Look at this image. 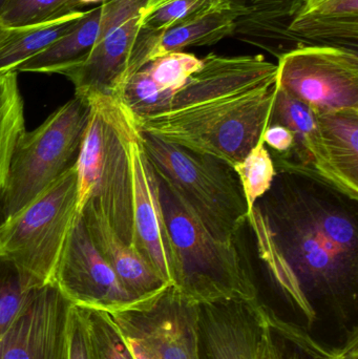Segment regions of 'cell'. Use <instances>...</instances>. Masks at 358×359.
I'll list each match as a JSON object with an SVG mask.
<instances>
[{
    "mask_svg": "<svg viewBox=\"0 0 358 359\" xmlns=\"http://www.w3.org/2000/svg\"><path fill=\"white\" fill-rule=\"evenodd\" d=\"M167 107L138 118L139 130L167 144L241 161L273 124L277 65L262 56H206Z\"/></svg>",
    "mask_w": 358,
    "mask_h": 359,
    "instance_id": "1",
    "label": "cell"
},
{
    "mask_svg": "<svg viewBox=\"0 0 358 359\" xmlns=\"http://www.w3.org/2000/svg\"><path fill=\"white\" fill-rule=\"evenodd\" d=\"M86 100L90 117L76 161L77 213L92 201L119 238L134 247L130 142L138 123L113 97L95 95Z\"/></svg>",
    "mask_w": 358,
    "mask_h": 359,
    "instance_id": "2",
    "label": "cell"
},
{
    "mask_svg": "<svg viewBox=\"0 0 358 359\" xmlns=\"http://www.w3.org/2000/svg\"><path fill=\"white\" fill-rule=\"evenodd\" d=\"M159 182L162 208L174 249V290L193 306L256 301L254 273L237 240L214 238L167 186Z\"/></svg>",
    "mask_w": 358,
    "mask_h": 359,
    "instance_id": "3",
    "label": "cell"
},
{
    "mask_svg": "<svg viewBox=\"0 0 358 359\" xmlns=\"http://www.w3.org/2000/svg\"><path fill=\"white\" fill-rule=\"evenodd\" d=\"M284 246L282 252L309 304L310 297L328 302L343 320L345 302L357 301V229L348 215L315 205L294 219Z\"/></svg>",
    "mask_w": 358,
    "mask_h": 359,
    "instance_id": "4",
    "label": "cell"
},
{
    "mask_svg": "<svg viewBox=\"0 0 358 359\" xmlns=\"http://www.w3.org/2000/svg\"><path fill=\"white\" fill-rule=\"evenodd\" d=\"M141 135L156 175L182 206L214 238L237 240L249 212L233 168L216 158Z\"/></svg>",
    "mask_w": 358,
    "mask_h": 359,
    "instance_id": "5",
    "label": "cell"
},
{
    "mask_svg": "<svg viewBox=\"0 0 358 359\" xmlns=\"http://www.w3.org/2000/svg\"><path fill=\"white\" fill-rule=\"evenodd\" d=\"M76 163L29 204L0 221V262L12 266L31 289L54 285L77 219Z\"/></svg>",
    "mask_w": 358,
    "mask_h": 359,
    "instance_id": "6",
    "label": "cell"
},
{
    "mask_svg": "<svg viewBox=\"0 0 358 359\" xmlns=\"http://www.w3.org/2000/svg\"><path fill=\"white\" fill-rule=\"evenodd\" d=\"M90 103L75 96L35 130L20 135L11 157L0 221L29 204L77 161Z\"/></svg>",
    "mask_w": 358,
    "mask_h": 359,
    "instance_id": "7",
    "label": "cell"
},
{
    "mask_svg": "<svg viewBox=\"0 0 358 359\" xmlns=\"http://www.w3.org/2000/svg\"><path fill=\"white\" fill-rule=\"evenodd\" d=\"M277 84L315 115L358 111L357 50L308 46L279 57Z\"/></svg>",
    "mask_w": 358,
    "mask_h": 359,
    "instance_id": "8",
    "label": "cell"
},
{
    "mask_svg": "<svg viewBox=\"0 0 358 359\" xmlns=\"http://www.w3.org/2000/svg\"><path fill=\"white\" fill-rule=\"evenodd\" d=\"M149 0H109L101 4L96 43L86 60L63 73L75 96L105 95L117 98L128 77L141 17Z\"/></svg>",
    "mask_w": 358,
    "mask_h": 359,
    "instance_id": "9",
    "label": "cell"
},
{
    "mask_svg": "<svg viewBox=\"0 0 358 359\" xmlns=\"http://www.w3.org/2000/svg\"><path fill=\"white\" fill-rule=\"evenodd\" d=\"M111 316L122 334L140 341L155 359H201L197 309L172 286Z\"/></svg>",
    "mask_w": 358,
    "mask_h": 359,
    "instance_id": "10",
    "label": "cell"
},
{
    "mask_svg": "<svg viewBox=\"0 0 358 359\" xmlns=\"http://www.w3.org/2000/svg\"><path fill=\"white\" fill-rule=\"evenodd\" d=\"M201 359H277L269 310L256 301L195 306Z\"/></svg>",
    "mask_w": 358,
    "mask_h": 359,
    "instance_id": "11",
    "label": "cell"
},
{
    "mask_svg": "<svg viewBox=\"0 0 358 359\" xmlns=\"http://www.w3.org/2000/svg\"><path fill=\"white\" fill-rule=\"evenodd\" d=\"M55 286L78 307L111 314L137 301L99 252L78 215L57 268Z\"/></svg>",
    "mask_w": 358,
    "mask_h": 359,
    "instance_id": "12",
    "label": "cell"
},
{
    "mask_svg": "<svg viewBox=\"0 0 358 359\" xmlns=\"http://www.w3.org/2000/svg\"><path fill=\"white\" fill-rule=\"evenodd\" d=\"M71 305L55 285L34 289L0 339V359H67Z\"/></svg>",
    "mask_w": 358,
    "mask_h": 359,
    "instance_id": "13",
    "label": "cell"
},
{
    "mask_svg": "<svg viewBox=\"0 0 358 359\" xmlns=\"http://www.w3.org/2000/svg\"><path fill=\"white\" fill-rule=\"evenodd\" d=\"M134 247L166 284L174 285V249L160 198V182L137 128L130 142Z\"/></svg>",
    "mask_w": 358,
    "mask_h": 359,
    "instance_id": "14",
    "label": "cell"
},
{
    "mask_svg": "<svg viewBox=\"0 0 358 359\" xmlns=\"http://www.w3.org/2000/svg\"><path fill=\"white\" fill-rule=\"evenodd\" d=\"M273 118L277 123L291 130L294 147L281 158L287 170L317 180L345 196V188L338 178L317 115L304 103L294 98L279 86Z\"/></svg>",
    "mask_w": 358,
    "mask_h": 359,
    "instance_id": "15",
    "label": "cell"
},
{
    "mask_svg": "<svg viewBox=\"0 0 358 359\" xmlns=\"http://www.w3.org/2000/svg\"><path fill=\"white\" fill-rule=\"evenodd\" d=\"M81 215L90 240L130 294L145 299L172 286L162 280L139 251L119 238L94 202L85 205Z\"/></svg>",
    "mask_w": 358,
    "mask_h": 359,
    "instance_id": "16",
    "label": "cell"
},
{
    "mask_svg": "<svg viewBox=\"0 0 358 359\" xmlns=\"http://www.w3.org/2000/svg\"><path fill=\"white\" fill-rule=\"evenodd\" d=\"M235 16V33L265 48L296 50L311 46L289 32L303 0H227ZM289 52V50H288Z\"/></svg>",
    "mask_w": 358,
    "mask_h": 359,
    "instance_id": "17",
    "label": "cell"
},
{
    "mask_svg": "<svg viewBox=\"0 0 358 359\" xmlns=\"http://www.w3.org/2000/svg\"><path fill=\"white\" fill-rule=\"evenodd\" d=\"M235 29V16L230 10L212 13L160 35H149L140 29L130 56L128 74L132 75L149 61L168 53L180 52L187 46H212L233 35Z\"/></svg>",
    "mask_w": 358,
    "mask_h": 359,
    "instance_id": "18",
    "label": "cell"
},
{
    "mask_svg": "<svg viewBox=\"0 0 358 359\" xmlns=\"http://www.w3.org/2000/svg\"><path fill=\"white\" fill-rule=\"evenodd\" d=\"M288 29L311 46L357 52L358 0H328L315 10L298 13Z\"/></svg>",
    "mask_w": 358,
    "mask_h": 359,
    "instance_id": "19",
    "label": "cell"
},
{
    "mask_svg": "<svg viewBox=\"0 0 358 359\" xmlns=\"http://www.w3.org/2000/svg\"><path fill=\"white\" fill-rule=\"evenodd\" d=\"M101 6L84 11L75 27L33 58L19 65L17 73L59 74L83 63L92 52L99 33Z\"/></svg>",
    "mask_w": 358,
    "mask_h": 359,
    "instance_id": "20",
    "label": "cell"
},
{
    "mask_svg": "<svg viewBox=\"0 0 358 359\" xmlns=\"http://www.w3.org/2000/svg\"><path fill=\"white\" fill-rule=\"evenodd\" d=\"M332 165L342 181L345 196H358V111L317 115Z\"/></svg>",
    "mask_w": 358,
    "mask_h": 359,
    "instance_id": "21",
    "label": "cell"
},
{
    "mask_svg": "<svg viewBox=\"0 0 358 359\" xmlns=\"http://www.w3.org/2000/svg\"><path fill=\"white\" fill-rule=\"evenodd\" d=\"M83 14L84 11H77L46 22L2 29L0 34V74L16 72L19 65L33 58L71 31Z\"/></svg>",
    "mask_w": 358,
    "mask_h": 359,
    "instance_id": "22",
    "label": "cell"
},
{
    "mask_svg": "<svg viewBox=\"0 0 358 359\" xmlns=\"http://www.w3.org/2000/svg\"><path fill=\"white\" fill-rule=\"evenodd\" d=\"M25 130V103L19 88L18 73L0 74V203L15 144Z\"/></svg>",
    "mask_w": 358,
    "mask_h": 359,
    "instance_id": "23",
    "label": "cell"
},
{
    "mask_svg": "<svg viewBox=\"0 0 358 359\" xmlns=\"http://www.w3.org/2000/svg\"><path fill=\"white\" fill-rule=\"evenodd\" d=\"M222 10H229L227 0H149L141 17L140 29L149 35H160Z\"/></svg>",
    "mask_w": 358,
    "mask_h": 359,
    "instance_id": "24",
    "label": "cell"
},
{
    "mask_svg": "<svg viewBox=\"0 0 358 359\" xmlns=\"http://www.w3.org/2000/svg\"><path fill=\"white\" fill-rule=\"evenodd\" d=\"M233 168L241 183L250 213L259 198L270 189L277 175L275 162L263 139Z\"/></svg>",
    "mask_w": 358,
    "mask_h": 359,
    "instance_id": "25",
    "label": "cell"
},
{
    "mask_svg": "<svg viewBox=\"0 0 358 359\" xmlns=\"http://www.w3.org/2000/svg\"><path fill=\"white\" fill-rule=\"evenodd\" d=\"M174 95L160 88L144 67L128 78L118 95L136 119L158 113L168 107Z\"/></svg>",
    "mask_w": 358,
    "mask_h": 359,
    "instance_id": "26",
    "label": "cell"
},
{
    "mask_svg": "<svg viewBox=\"0 0 358 359\" xmlns=\"http://www.w3.org/2000/svg\"><path fill=\"white\" fill-rule=\"evenodd\" d=\"M80 11L75 0H8L0 13V27H27Z\"/></svg>",
    "mask_w": 358,
    "mask_h": 359,
    "instance_id": "27",
    "label": "cell"
},
{
    "mask_svg": "<svg viewBox=\"0 0 358 359\" xmlns=\"http://www.w3.org/2000/svg\"><path fill=\"white\" fill-rule=\"evenodd\" d=\"M277 359H325L328 348L317 343L304 329L280 318L269 310Z\"/></svg>",
    "mask_w": 358,
    "mask_h": 359,
    "instance_id": "28",
    "label": "cell"
},
{
    "mask_svg": "<svg viewBox=\"0 0 358 359\" xmlns=\"http://www.w3.org/2000/svg\"><path fill=\"white\" fill-rule=\"evenodd\" d=\"M202 67L203 60L195 55L172 52L153 59L142 67L160 88L174 96Z\"/></svg>",
    "mask_w": 358,
    "mask_h": 359,
    "instance_id": "29",
    "label": "cell"
},
{
    "mask_svg": "<svg viewBox=\"0 0 358 359\" xmlns=\"http://www.w3.org/2000/svg\"><path fill=\"white\" fill-rule=\"evenodd\" d=\"M84 309L95 359H134L111 314Z\"/></svg>",
    "mask_w": 358,
    "mask_h": 359,
    "instance_id": "30",
    "label": "cell"
},
{
    "mask_svg": "<svg viewBox=\"0 0 358 359\" xmlns=\"http://www.w3.org/2000/svg\"><path fill=\"white\" fill-rule=\"evenodd\" d=\"M33 290L12 266L0 262V339L10 328Z\"/></svg>",
    "mask_w": 358,
    "mask_h": 359,
    "instance_id": "31",
    "label": "cell"
},
{
    "mask_svg": "<svg viewBox=\"0 0 358 359\" xmlns=\"http://www.w3.org/2000/svg\"><path fill=\"white\" fill-rule=\"evenodd\" d=\"M67 359H95L85 309L75 305L69 311Z\"/></svg>",
    "mask_w": 358,
    "mask_h": 359,
    "instance_id": "32",
    "label": "cell"
},
{
    "mask_svg": "<svg viewBox=\"0 0 358 359\" xmlns=\"http://www.w3.org/2000/svg\"><path fill=\"white\" fill-rule=\"evenodd\" d=\"M262 139L265 145H268L280 155L287 153L294 147V136L291 130L279 123L270 124Z\"/></svg>",
    "mask_w": 358,
    "mask_h": 359,
    "instance_id": "33",
    "label": "cell"
},
{
    "mask_svg": "<svg viewBox=\"0 0 358 359\" xmlns=\"http://www.w3.org/2000/svg\"><path fill=\"white\" fill-rule=\"evenodd\" d=\"M325 359H358V331L353 329L349 333L344 345L329 349Z\"/></svg>",
    "mask_w": 358,
    "mask_h": 359,
    "instance_id": "34",
    "label": "cell"
},
{
    "mask_svg": "<svg viewBox=\"0 0 358 359\" xmlns=\"http://www.w3.org/2000/svg\"><path fill=\"white\" fill-rule=\"evenodd\" d=\"M122 337H123L126 346L130 349L134 359H155L140 341H137L134 337H125L123 334H122Z\"/></svg>",
    "mask_w": 358,
    "mask_h": 359,
    "instance_id": "35",
    "label": "cell"
},
{
    "mask_svg": "<svg viewBox=\"0 0 358 359\" xmlns=\"http://www.w3.org/2000/svg\"><path fill=\"white\" fill-rule=\"evenodd\" d=\"M327 1L328 0H303V6L300 12H309V11L315 10Z\"/></svg>",
    "mask_w": 358,
    "mask_h": 359,
    "instance_id": "36",
    "label": "cell"
},
{
    "mask_svg": "<svg viewBox=\"0 0 358 359\" xmlns=\"http://www.w3.org/2000/svg\"><path fill=\"white\" fill-rule=\"evenodd\" d=\"M77 4L78 8H82L84 6H88V4H98V2H106L109 0H75Z\"/></svg>",
    "mask_w": 358,
    "mask_h": 359,
    "instance_id": "37",
    "label": "cell"
},
{
    "mask_svg": "<svg viewBox=\"0 0 358 359\" xmlns=\"http://www.w3.org/2000/svg\"><path fill=\"white\" fill-rule=\"evenodd\" d=\"M6 2H8V0H0V13H1L2 8H4V6H6Z\"/></svg>",
    "mask_w": 358,
    "mask_h": 359,
    "instance_id": "38",
    "label": "cell"
},
{
    "mask_svg": "<svg viewBox=\"0 0 358 359\" xmlns=\"http://www.w3.org/2000/svg\"><path fill=\"white\" fill-rule=\"evenodd\" d=\"M2 29H4V27H0V34H1Z\"/></svg>",
    "mask_w": 358,
    "mask_h": 359,
    "instance_id": "39",
    "label": "cell"
}]
</instances>
